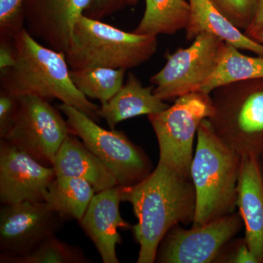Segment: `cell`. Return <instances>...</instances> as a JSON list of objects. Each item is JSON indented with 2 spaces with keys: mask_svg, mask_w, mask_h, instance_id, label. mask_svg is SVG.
<instances>
[{
  "mask_svg": "<svg viewBox=\"0 0 263 263\" xmlns=\"http://www.w3.org/2000/svg\"><path fill=\"white\" fill-rule=\"evenodd\" d=\"M119 192L121 201L131 204L138 219L132 228L140 245L138 263L155 262L167 232L177 224L193 222L196 194L191 178L162 162L141 182L119 186Z\"/></svg>",
  "mask_w": 263,
  "mask_h": 263,
  "instance_id": "1",
  "label": "cell"
},
{
  "mask_svg": "<svg viewBox=\"0 0 263 263\" xmlns=\"http://www.w3.org/2000/svg\"><path fill=\"white\" fill-rule=\"evenodd\" d=\"M15 61L1 71V89L15 95L35 96L62 103L80 110L95 122H100V107L76 87L65 53L39 42L25 28L13 39Z\"/></svg>",
  "mask_w": 263,
  "mask_h": 263,
  "instance_id": "2",
  "label": "cell"
},
{
  "mask_svg": "<svg viewBox=\"0 0 263 263\" xmlns=\"http://www.w3.org/2000/svg\"><path fill=\"white\" fill-rule=\"evenodd\" d=\"M190 176L196 194L193 227L204 226L234 212L242 157L218 138L209 119L197 132Z\"/></svg>",
  "mask_w": 263,
  "mask_h": 263,
  "instance_id": "3",
  "label": "cell"
},
{
  "mask_svg": "<svg viewBox=\"0 0 263 263\" xmlns=\"http://www.w3.org/2000/svg\"><path fill=\"white\" fill-rule=\"evenodd\" d=\"M157 36L127 32L83 15L65 52L70 70L108 67L129 70L149 60L157 50Z\"/></svg>",
  "mask_w": 263,
  "mask_h": 263,
  "instance_id": "4",
  "label": "cell"
},
{
  "mask_svg": "<svg viewBox=\"0 0 263 263\" xmlns=\"http://www.w3.org/2000/svg\"><path fill=\"white\" fill-rule=\"evenodd\" d=\"M213 130L242 157L263 155V78L236 81L211 93Z\"/></svg>",
  "mask_w": 263,
  "mask_h": 263,
  "instance_id": "5",
  "label": "cell"
},
{
  "mask_svg": "<svg viewBox=\"0 0 263 263\" xmlns=\"http://www.w3.org/2000/svg\"><path fill=\"white\" fill-rule=\"evenodd\" d=\"M213 110L211 94L198 91L179 97L160 113L148 115L160 148L159 162L191 178L194 138Z\"/></svg>",
  "mask_w": 263,
  "mask_h": 263,
  "instance_id": "6",
  "label": "cell"
},
{
  "mask_svg": "<svg viewBox=\"0 0 263 263\" xmlns=\"http://www.w3.org/2000/svg\"><path fill=\"white\" fill-rule=\"evenodd\" d=\"M58 108L65 115L72 134L108 167L119 186H133L152 172L148 157L124 133L104 129L80 110L66 104L62 103Z\"/></svg>",
  "mask_w": 263,
  "mask_h": 263,
  "instance_id": "7",
  "label": "cell"
},
{
  "mask_svg": "<svg viewBox=\"0 0 263 263\" xmlns=\"http://www.w3.org/2000/svg\"><path fill=\"white\" fill-rule=\"evenodd\" d=\"M61 113L48 100L21 97L16 120L3 139L40 163L52 167L59 148L72 133Z\"/></svg>",
  "mask_w": 263,
  "mask_h": 263,
  "instance_id": "8",
  "label": "cell"
},
{
  "mask_svg": "<svg viewBox=\"0 0 263 263\" xmlns=\"http://www.w3.org/2000/svg\"><path fill=\"white\" fill-rule=\"evenodd\" d=\"M223 43L217 36L204 32L190 47L166 53L163 68L150 79L154 93L165 101L200 91L215 70Z\"/></svg>",
  "mask_w": 263,
  "mask_h": 263,
  "instance_id": "9",
  "label": "cell"
},
{
  "mask_svg": "<svg viewBox=\"0 0 263 263\" xmlns=\"http://www.w3.org/2000/svg\"><path fill=\"white\" fill-rule=\"evenodd\" d=\"M65 219L46 202L3 205L0 210V262L26 255L51 235Z\"/></svg>",
  "mask_w": 263,
  "mask_h": 263,
  "instance_id": "10",
  "label": "cell"
},
{
  "mask_svg": "<svg viewBox=\"0 0 263 263\" xmlns=\"http://www.w3.org/2000/svg\"><path fill=\"white\" fill-rule=\"evenodd\" d=\"M243 221L238 214H228L192 229L174 226L164 235L156 261L161 263H210L242 229Z\"/></svg>",
  "mask_w": 263,
  "mask_h": 263,
  "instance_id": "11",
  "label": "cell"
},
{
  "mask_svg": "<svg viewBox=\"0 0 263 263\" xmlns=\"http://www.w3.org/2000/svg\"><path fill=\"white\" fill-rule=\"evenodd\" d=\"M0 140L1 203L44 202L48 186L56 178L53 167L40 163L23 151Z\"/></svg>",
  "mask_w": 263,
  "mask_h": 263,
  "instance_id": "12",
  "label": "cell"
},
{
  "mask_svg": "<svg viewBox=\"0 0 263 263\" xmlns=\"http://www.w3.org/2000/svg\"><path fill=\"white\" fill-rule=\"evenodd\" d=\"M91 0H24V27L48 48L65 53Z\"/></svg>",
  "mask_w": 263,
  "mask_h": 263,
  "instance_id": "13",
  "label": "cell"
},
{
  "mask_svg": "<svg viewBox=\"0 0 263 263\" xmlns=\"http://www.w3.org/2000/svg\"><path fill=\"white\" fill-rule=\"evenodd\" d=\"M121 202L119 186L97 193L79 221L104 263H119L116 250L122 238L118 230L131 228L121 216Z\"/></svg>",
  "mask_w": 263,
  "mask_h": 263,
  "instance_id": "14",
  "label": "cell"
},
{
  "mask_svg": "<svg viewBox=\"0 0 263 263\" xmlns=\"http://www.w3.org/2000/svg\"><path fill=\"white\" fill-rule=\"evenodd\" d=\"M260 157H242L237 207L245 226L247 245L263 263V183Z\"/></svg>",
  "mask_w": 263,
  "mask_h": 263,
  "instance_id": "15",
  "label": "cell"
},
{
  "mask_svg": "<svg viewBox=\"0 0 263 263\" xmlns=\"http://www.w3.org/2000/svg\"><path fill=\"white\" fill-rule=\"evenodd\" d=\"M52 167L56 177L86 180L97 193L119 186L111 171L72 133L59 148Z\"/></svg>",
  "mask_w": 263,
  "mask_h": 263,
  "instance_id": "16",
  "label": "cell"
},
{
  "mask_svg": "<svg viewBox=\"0 0 263 263\" xmlns=\"http://www.w3.org/2000/svg\"><path fill=\"white\" fill-rule=\"evenodd\" d=\"M155 86H143L134 74L128 73L121 89L104 105H100L98 116L110 129L123 121L141 115L158 114L169 108V104L154 93Z\"/></svg>",
  "mask_w": 263,
  "mask_h": 263,
  "instance_id": "17",
  "label": "cell"
},
{
  "mask_svg": "<svg viewBox=\"0 0 263 263\" xmlns=\"http://www.w3.org/2000/svg\"><path fill=\"white\" fill-rule=\"evenodd\" d=\"M190 16L186 27L187 41H194L207 32L221 38L238 49L253 52L263 57V45L247 37L245 32L230 23L209 0H189Z\"/></svg>",
  "mask_w": 263,
  "mask_h": 263,
  "instance_id": "18",
  "label": "cell"
},
{
  "mask_svg": "<svg viewBox=\"0 0 263 263\" xmlns=\"http://www.w3.org/2000/svg\"><path fill=\"white\" fill-rule=\"evenodd\" d=\"M260 78H263V57L247 56L233 45L224 42L215 70L200 91L211 94L213 90L230 83Z\"/></svg>",
  "mask_w": 263,
  "mask_h": 263,
  "instance_id": "19",
  "label": "cell"
},
{
  "mask_svg": "<svg viewBox=\"0 0 263 263\" xmlns=\"http://www.w3.org/2000/svg\"><path fill=\"white\" fill-rule=\"evenodd\" d=\"M97 192L86 180L56 177L48 186L44 202L65 219L80 221Z\"/></svg>",
  "mask_w": 263,
  "mask_h": 263,
  "instance_id": "20",
  "label": "cell"
},
{
  "mask_svg": "<svg viewBox=\"0 0 263 263\" xmlns=\"http://www.w3.org/2000/svg\"><path fill=\"white\" fill-rule=\"evenodd\" d=\"M139 0H135L136 4ZM146 9L133 32L140 34H174L186 29L190 5L186 0H145Z\"/></svg>",
  "mask_w": 263,
  "mask_h": 263,
  "instance_id": "21",
  "label": "cell"
},
{
  "mask_svg": "<svg viewBox=\"0 0 263 263\" xmlns=\"http://www.w3.org/2000/svg\"><path fill=\"white\" fill-rule=\"evenodd\" d=\"M127 70L108 67L70 70L72 82L86 98L98 100L101 105L108 103L121 89Z\"/></svg>",
  "mask_w": 263,
  "mask_h": 263,
  "instance_id": "22",
  "label": "cell"
},
{
  "mask_svg": "<svg viewBox=\"0 0 263 263\" xmlns=\"http://www.w3.org/2000/svg\"><path fill=\"white\" fill-rule=\"evenodd\" d=\"M91 259L86 257L79 247H72L51 235L43 240L34 250L8 263H88Z\"/></svg>",
  "mask_w": 263,
  "mask_h": 263,
  "instance_id": "23",
  "label": "cell"
},
{
  "mask_svg": "<svg viewBox=\"0 0 263 263\" xmlns=\"http://www.w3.org/2000/svg\"><path fill=\"white\" fill-rule=\"evenodd\" d=\"M236 28L245 32L257 11L256 0H209Z\"/></svg>",
  "mask_w": 263,
  "mask_h": 263,
  "instance_id": "24",
  "label": "cell"
},
{
  "mask_svg": "<svg viewBox=\"0 0 263 263\" xmlns=\"http://www.w3.org/2000/svg\"><path fill=\"white\" fill-rule=\"evenodd\" d=\"M24 0H0V40H13L24 27Z\"/></svg>",
  "mask_w": 263,
  "mask_h": 263,
  "instance_id": "25",
  "label": "cell"
},
{
  "mask_svg": "<svg viewBox=\"0 0 263 263\" xmlns=\"http://www.w3.org/2000/svg\"><path fill=\"white\" fill-rule=\"evenodd\" d=\"M20 98L0 89V139L13 127L18 116Z\"/></svg>",
  "mask_w": 263,
  "mask_h": 263,
  "instance_id": "26",
  "label": "cell"
},
{
  "mask_svg": "<svg viewBox=\"0 0 263 263\" xmlns=\"http://www.w3.org/2000/svg\"><path fill=\"white\" fill-rule=\"evenodd\" d=\"M136 5L135 0H91L85 15L91 18L101 19L110 16L127 6Z\"/></svg>",
  "mask_w": 263,
  "mask_h": 263,
  "instance_id": "27",
  "label": "cell"
},
{
  "mask_svg": "<svg viewBox=\"0 0 263 263\" xmlns=\"http://www.w3.org/2000/svg\"><path fill=\"white\" fill-rule=\"evenodd\" d=\"M224 262L232 263H259L257 257L247 245V240H238L233 246V251L228 254Z\"/></svg>",
  "mask_w": 263,
  "mask_h": 263,
  "instance_id": "28",
  "label": "cell"
},
{
  "mask_svg": "<svg viewBox=\"0 0 263 263\" xmlns=\"http://www.w3.org/2000/svg\"><path fill=\"white\" fill-rule=\"evenodd\" d=\"M15 61L13 40H0V71L12 67Z\"/></svg>",
  "mask_w": 263,
  "mask_h": 263,
  "instance_id": "29",
  "label": "cell"
},
{
  "mask_svg": "<svg viewBox=\"0 0 263 263\" xmlns=\"http://www.w3.org/2000/svg\"><path fill=\"white\" fill-rule=\"evenodd\" d=\"M256 2H257V11H256L255 16L250 27L245 32L247 37L263 27V0H256Z\"/></svg>",
  "mask_w": 263,
  "mask_h": 263,
  "instance_id": "30",
  "label": "cell"
},
{
  "mask_svg": "<svg viewBox=\"0 0 263 263\" xmlns=\"http://www.w3.org/2000/svg\"><path fill=\"white\" fill-rule=\"evenodd\" d=\"M249 37L252 38V39L254 40L256 42L263 45V27L259 29L257 32L251 34L250 36H249Z\"/></svg>",
  "mask_w": 263,
  "mask_h": 263,
  "instance_id": "31",
  "label": "cell"
},
{
  "mask_svg": "<svg viewBox=\"0 0 263 263\" xmlns=\"http://www.w3.org/2000/svg\"><path fill=\"white\" fill-rule=\"evenodd\" d=\"M259 164H260L261 176H262L263 183V155L261 156L260 158H259Z\"/></svg>",
  "mask_w": 263,
  "mask_h": 263,
  "instance_id": "32",
  "label": "cell"
}]
</instances>
